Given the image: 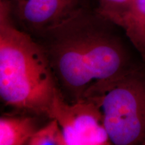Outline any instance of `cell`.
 I'll return each mask as SVG.
<instances>
[{
	"instance_id": "cell-1",
	"label": "cell",
	"mask_w": 145,
	"mask_h": 145,
	"mask_svg": "<svg viewBox=\"0 0 145 145\" xmlns=\"http://www.w3.org/2000/svg\"><path fill=\"white\" fill-rule=\"evenodd\" d=\"M119 28L87 5L36 39L65 101L89 99L143 62L135 61Z\"/></svg>"
},
{
	"instance_id": "cell-2",
	"label": "cell",
	"mask_w": 145,
	"mask_h": 145,
	"mask_svg": "<svg viewBox=\"0 0 145 145\" xmlns=\"http://www.w3.org/2000/svg\"><path fill=\"white\" fill-rule=\"evenodd\" d=\"M57 82L35 38L18 28L7 0H0V97L8 106L48 118Z\"/></svg>"
},
{
	"instance_id": "cell-3",
	"label": "cell",
	"mask_w": 145,
	"mask_h": 145,
	"mask_svg": "<svg viewBox=\"0 0 145 145\" xmlns=\"http://www.w3.org/2000/svg\"><path fill=\"white\" fill-rule=\"evenodd\" d=\"M86 100L98 106L112 144L145 145V62Z\"/></svg>"
},
{
	"instance_id": "cell-4",
	"label": "cell",
	"mask_w": 145,
	"mask_h": 145,
	"mask_svg": "<svg viewBox=\"0 0 145 145\" xmlns=\"http://www.w3.org/2000/svg\"><path fill=\"white\" fill-rule=\"evenodd\" d=\"M48 118L57 120L65 145L112 144L99 108L92 101L68 103L58 89Z\"/></svg>"
},
{
	"instance_id": "cell-5",
	"label": "cell",
	"mask_w": 145,
	"mask_h": 145,
	"mask_svg": "<svg viewBox=\"0 0 145 145\" xmlns=\"http://www.w3.org/2000/svg\"><path fill=\"white\" fill-rule=\"evenodd\" d=\"M12 19L35 39L59 24L78 10L90 5L88 0H7Z\"/></svg>"
},
{
	"instance_id": "cell-6",
	"label": "cell",
	"mask_w": 145,
	"mask_h": 145,
	"mask_svg": "<svg viewBox=\"0 0 145 145\" xmlns=\"http://www.w3.org/2000/svg\"><path fill=\"white\" fill-rule=\"evenodd\" d=\"M36 118L30 116H5L0 118V145L28 144L39 129Z\"/></svg>"
},
{
	"instance_id": "cell-7",
	"label": "cell",
	"mask_w": 145,
	"mask_h": 145,
	"mask_svg": "<svg viewBox=\"0 0 145 145\" xmlns=\"http://www.w3.org/2000/svg\"><path fill=\"white\" fill-rule=\"evenodd\" d=\"M123 30L145 62V0H132Z\"/></svg>"
},
{
	"instance_id": "cell-8",
	"label": "cell",
	"mask_w": 145,
	"mask_h": 145,
	"mask_svg": "<svg viewBox=\"0 0 145 145\" xmlns=\"http://www.w3.org/2000/svg\"><path fill=\"white\" fill-rule=\"evenodd\" d=\"M90 4L101 16L123 30L131 9L132 0H89Z\"/></svg>"
},
{
	"instance_id": "cell-9",
	"label": "cell",
	"mask_w": 145,
	"mask_h": 145,
	"mask_svg": "<svg viewBox=\"0 0 145 145\" xmlns=\"http://www.w3.org/2000/svg\"><path fill=\"white\" fill-rule=\"evenodd\" d=\"M40 128L29 140L28 145H65L64 137L57 120L52 118Z\"/></svg>"
},
{
	"instance_id": "cell-10",
	"label": "cell",
	"mask_w": 145,
	"mask_h": 145,
	"mask_svg": "<svg viewBox=\"0 0 145 145\" xmlns=\"http://www.w3.org/2000/svg\"><path fill=\"white\" fill-rule=\"evenodd\" d=\"M88 1H89V0H88Z\"/></svg>"
}]
</instances>
